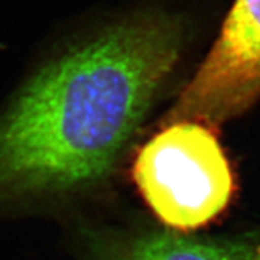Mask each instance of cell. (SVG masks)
Listing matches in <instances>:
<instances>
[{
  "label": "cell",
  "instance_id": "6da1fadb",
  "mask_svg": "<svg viewBox=\"0 0 260 260\" xmlns=\"http://www.w3.org/2000/svg\"><path fill=\"white\" fill-rule=\"evenodd\" d=\"M184 39L179 18L149 12L42 68L0 120V194L103 177L172 74Z\"/></svg>",
  "mask_w": 260,
  "mask_h": 260
},
{
  "label": "cell",
  "instance_id": "7a4b0ae2",
  "mask_svg": "<svg viewBox=\"0 0 260 260\" xmlns=\"http://www.w3.org/2000/svg\"><path fill=\"white\" fill-rule=\"evenodd\" d=\"M213 127L172 121L139 152L133 175L158 218L186 232L205 225L227 207L233 174Z\"/></svg>",
  "mask_w": 260,
  "mask_h": 260
},
{
  "label": "cell",
  "instance_id": "3957f363",
  "mask_svg": "<svg viewBox=\"0 0 260 260\" xmlns=\"http://www.w3.org/2000/svg\"><path fill=\"white\" fill-rule=\"evenodd\" d=\"M260 99V0H234L213 48L186 84L169 123L210 127L240 116Z\"/></svg>",
  "mask_w": 260,
  "mask_h": 260
},
{
  "label": "cell",
  "instance_id": "277c9868",
  "mask_svg": "<svg viewBox=\"0 0 260 260\" xmlns=\"http://www.w3.org/2000/svg\"><path fill=\"white\" fill-rule=\"evenodd\" d=\"M116 260H260V239H192L155 233L132 242Z\"/></svg>",
  "mask_w": 260,
  "mask_h": 260
}]
</instances>
